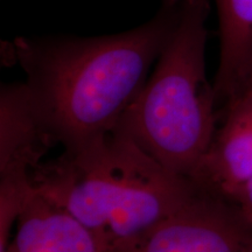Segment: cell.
I'll return each instance as SVG.
<instances>
[{
    "label": "cell",
    "instance_id": "obj_1",
    "mask_svg": "<svg viewBox=\"0 0 252 252\" xmlns=\"http://www.w3.org/2000/svg\"><path fill=\"white\" fill-rule=\"evenodd\" d=\"M184 6L185 0H160L149 21L112 35L13 41L25 83L56 144L77 149L115 130L149 80Z\"/></svg>",
    "mask_w": 252,
    "mask_h": 252
},
{
    "label": "cell",
    "instance_id": "obj_2",
    "mask_svg": "<svg viewBox=\"0 0 252 252\" xmlns=\"http://www.w3.org/2000/svg\"><path fill=\"white\" fill-rule=\"evenodd\" d=\"M32 181L37 194L89 229L106 252L133 243L197 189L116 128L42 162Z\"/></svg>",
    "mask_w": 252,
    "mask_h": 252
},
{
    "label": "cell",
    "instance_id": "obj_3",
    "mask_svg": "<svg viewBox=\"0 0 252 252\" xmlns=\"http://www.w3.org/2000/svg\"><path fill=\"white\" fill-rule=\"evenodd\" d=\"M210 9V0H185L149 80L116 126L168 171L190 179L220 122L206 67Z\"/></svg>",
    "mask_w": 252,
    "mask_h": 252
},
{
    "label": "cell",
    "instance_id": "obj_4",
    "mask_svg": "<svg viewBox=\"0 0 252 252\" xmlns=\"http://www.w3.org/2000/svg\"><path fill=\"white\" fill-rule=\"evenodd\" d=\"M116 252H252V224L234 201L197 185L174 213Z\"/></svg>",
    "mask_w": 252,
    "mask_h": 252
},
{
    "label": "cell",
    "instance_id": "obj_5",
    "mask_svg": "<svg viewBox=\"0 0 252 252\" xmlns=\"http://www.w3.org/2000/svg\"><path fill=\"white\" fill-rule=\"evenodd\" d=\"M252 179V84L220 108V122L191 180L232 201Z\"/></svg>",
    "mask_w": 252,
    "mask_h": 252
},
{
    "label": "cell",
    "instance_id": "obj_6",
    "mask_svg": "<svg viewBox=\"0 0 252 252\" xmlns=\"http://www.w3.org/2000/svg\"><path fill=\"white\" fill-rule=\"evenodd\" d=\"M56 145L25 83L0 89V178L31 176Z\"/></svg>",
    "mask_w": 252,
    "mask_h": 252
},
{
    "label": "cell",
    "instance_id": "obj_7",
    "mask_svg": "<svg viewBox=\"0 0 252 252\" xmlns=\"http://www.w3.org/2000/svg\"><path fill=\"white\" fill-rule=\"evenodd\" d=\"M17 222L5 252H106L89 229L36 191Z\"/></svg>",
    "mask_w": 252,
    "mask_h": 252
},
{
    "label": "cell",
    "instance_id": "obj_8",
    "mask_svg": "<svg viewBox=\"0 0 252 252\" xmlns=\"http://www.w3.org/2000/svg\"><path fill=\"white\" fill-rule=\"evenodd\" d=\"M220 58L214 80L219 109L252 69V0H215Z\"/></svg>",
    "mask_w": 252,
    "mask_h": 252
},
{
    "label": "cell",
    "instance_id": "obj_9",
    "mask_svg": "<svg viewBox=\"0 0 252 252\" xmlns=\"http://www.w3.org/2000/svg\"><path fill=\"white\" fill-rule=\"evenodd\" d=\"M34 193L32 176L0 178V252H5L12 225Z\"/></svg>",
    "mask_w": 252,
    "mask_h": 252
},
{
    "label": "cell",
    "instance_id": "obj_10",
    "mask_svg": "<svg viewBox=\"0 0 252 252\" xmlns=\"http://www.w3.org/2000/svg\"><path fill=\"white\" fill-rule=\"evenodd\" d=\"M232 201L241 208L244 216L252 224V179L235 195Z\"/></svg>",
    "mask_w": 252,
    "mask_h": 252
},
{
    "label": "cell",
    "instance_id": "obj_11",
    "mask_svg": "<svg viewBox=\"0 0 252 252\" xmlns=\"http://www.w3.org/2000/svg\"><path fill=\"white\" fill-rule=\"evenodd\" d=\"M250 84H252V69H251V72H250V75H249L247 80L244 81V83L242 84V86L239 87L238 89H241V88H243V87H245V86H250ZM238 89H237V90H238ZM237 90H236V91H237ZM236 91H235V93H236Z\"/></svg>",
    "mask_w": 252,
    "mask_h": 252
}]
</instances>
